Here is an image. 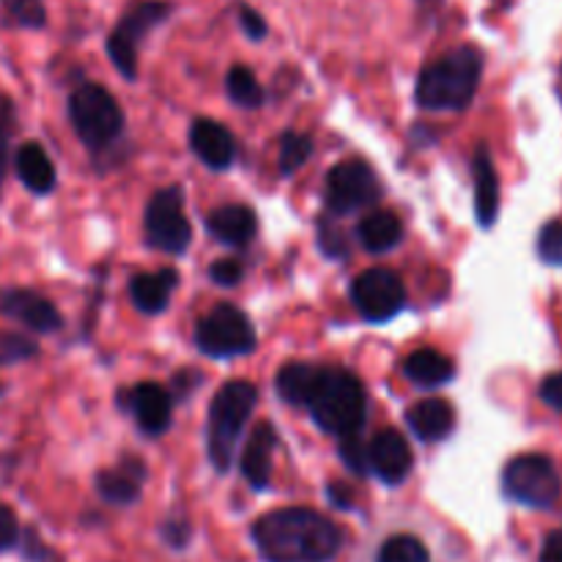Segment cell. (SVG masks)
I'll return each instance as SVG.
<instances>
[{
    "label": "cell",
    "instance_id": "9",
    "mask_svg": "<svg viewBox=\"0 0 562 562\" xmlns=\"http://www.w3.org/2000/svg\"><path fill=\"white\" fill-rule=\"evenodd\" d=\"M170 14L168 3H159V0H146V3H137L121 16V22L115 25V31L108 38V53L113 58L115 69L126 77V80H135L137 75V44L140 38L151 31L154 25L165 20Z\"/></svg>",
    "mask_w": 562,
    "mask_h": 562
},
{
    "label": "cell",
    "instance_id": "16",
    "mask_svg": "<svg viewBox=\"0 0 562 562\" xmlns=\"http://www.w3.org/2000/svg\"><path fill=\"white\" fill-rule=\"evenodd\" d=\"M143 481H146V467L137 459H124L113 470H104L97 475V492L110 505H132L140 497Z\"/></svg>",
    "mask_w": 562,
    "mask_h": 562
},
{
    "label": "cell",
    "instance_id": "36",
    "mask_svg": "<svg viewBox=\"0 0 562 562\" xmlns=\"http://www.w3.org/2000/svg\"><path fill=\"white\" fill-rule=\"evenodd\" d=\"M16 547H22V554H25V560H31V562H58L53 549L44 547L42 538H38L33 530L22 532L20 543H16Z\"/></svg>",
    "mask_w": 562,
    "mask_h": 562
},
{
    "label": "cell",
    "instance_id": "17",
    "mask_svg": "<svg viewBox=\"0 0 562 562\" xmlns=\"http://www.w3.org/2000/svg\"><path fill=\"white\" fill-rule=\"evenodd\" d=\"M206 231L217 241L228 247H245L250 245L252 236L258 231V220L252 214L250 206H241V203H231V206L214 209L206 217Z\"/></svg>",
    "mask_w": 562,
    "mask_h": 562
},
{
    "label": "cell",
    "instance_id": "32",
    "mask_svg": "<svg viewBox=\"0 0 562 562\" xmlns=\"http://www.w3.org/2000/svg\"><path fill=\"white\" fill-rule=\"evenodd\" d=\"M11 130H14V104L9 97H0V190H3L5 168H9Z\"/></svg>",
    "mask_w": 562,
    "mask_h": 562
},
{
    "label": "cell",
    "instance_id": "37",
    "mask_svg": "<svg viewBox=\"0 0 562 562\" xmlns=\"http://www.w3.org/2000/svg\"><path fill=\"white\" fill-rule=\"evenodd\" d=\"M318 247H322V250L333 258H340L349 252V245H346L344 234H340L338 228H333L329 223L318 225Z\"/></svg>",
    "mask_w": 562,
    "mask_h": 562
},
{
    "label": "cell",
    "instance_id": "12",
    "mask_svg": "<svg viewBox=\"0 0 562 562\" xmlns=\"http://www.w3.org/2000/svg\"><path fill=\"white\" fill-rule=\"evenodd\" d=\"M412 467H415V459H412V448L404 434L387 428V431H379L368 445V470L382 483L398 486L406 481Z\"/></svg>",
    "mask_w": 562,
    "mask_h": 562
},
{
    "label": "cell",
    "instance_id": "33",
    "mask_svg": "<svg viewBox=\"0 0 562 562\" xmlns=\"http://www.w3.org/2000/svg\"><path fill=\"white\" fill-rule=\"evenodd\" d=\"M36 355V346L31 340L20 338V335H3L0 338V366H9V362H20L27 360V357Z\"/></svg>",
    "mask_w": 562,
    "mask_h": 562
},
{
    "label": "cell",
    "instance_id": "26",
    "mask_svg": "<svg viewBox=\"0 0 562 562\" xmlns=\"http://www.w3.org/2000/svg\"><path fill=\"white\" fill-rule=\"evenodd\" d=\"M373 562H434L431 549L412 532H395L384 538L373 554Z\"/></svg>",
    "mask_w": 562,
    "mask_h": 562
},
{
    "label": "cell",
    "instance_id": "35",
    "mask_svg": "<svg viewBox=\"0 0 562 562\" xmlns=\"http://www.w3.org/2000/svg\"><path fill=\"white\" fill-rule=\"evenodd\" d=\"M209 278H212L217 285L231 289V285H236L241 278H245V267H241L236 258H223V261H217L212 269H209Z\"/></svg>",
    "mask_w": 562,
    "mask_h": 562
},
{
    "label": "cell",
    "instance_id": "23",
    "mask_svg": "<svg viewBox=\"0 0 562 562\" xmlns=\"http://www.w3.org/2000/svg\"><path fill=\"white\" fill-rule=\"evenodd\" d=\"M404 373L417 387H442L456 376V366L450 357L437 349H417L406 357Z\"/></svg>",
    "mask_w": 562,
    "mask_h": 562
},
{
    "label": "cell",
    "instance_id": "24",
    "mask_svg": "<svg viewBox=\"0 0 562 562\" xmlns=\"http://www.w3.org/2000/svg\"><path fill=\"white\" fill-rule=\"evenodd\" d=\"M357 236H360V245L371 252H387L404 236V225L395 217L393 212H373L368 217L360 220L357 225Z\"/></svg>",
    "mask_w": 562,
    "mask_h": 562
},
{
    "label": "cell",
    "instance_id": "41",
    "mask_svg": "<svg viewBox=\"0 0 562 562\" xmlns=\"http://www.w3.org/2000/svg\"><path fill=\"white\" fill-rule=\"evenodd\" d=\"M327 494L333 499V505H338V508H351L355 505V492L349 486H344V483H329Z\"/></svg>",
    "mask_w": 562,
    "mask_h": 562
},
{
    "label": "cell",
    "instance_id": "25",
    "mask_svg": "<svg viewBox=\"0 0 562 562\" xmlns=\"http://www.w3.org/2000/svg\"><path fill=\"white\" fill-rule=\"evenodd\" d=\"M318 368L305 366V362H291V366L280 368V373L274 376V387H278V395L289 404L302 406L311 395L313 384H316Z\"/></svg>",
    "mask_w": 562,
    "mask_h": 562
},
{
    "label": "cell",
    "instance_id": "28",
    "mask_svg": "<svg viewBox=\"0 0 562 562\" xmlns=\"http://www.w3.org/2000/svg\"><path fill=\"white\" fill-rule=\"evenodd\" d=\"M311 151H313V140L307 135H302V132H289V135H283V140H280V157H278L280 173L291 176L294 170H300L302 165L311 159Z\"/></svg>",
    "mask_w": 562,
    "mask_h": 562
},
{
    "label": "cell",
    "instance_id": "7",
    "mask_svg": "<svg viewBox=\"0 0 562 562\" xmlns=\"http://www.w3.org/2000/svg\"><path fill=\"white\" fill-rule=\"evenodd\" d=\"M198 349L206 357H241L256 349L258 338L252 329L250 318L234 305H217L201 318L195 329Z\"/></svg>",
    "mask_w": 562,
    "mask_h": 562
},
{
    "label": "cell",
    "instance_id": "38",
    "mask_svg": "<svg viewBox=\"0 0 562 562\" xmlns=\"http://www.w3.org/2000/svg\"><path fill=\"white\" fill-rule=\"evenodd\" d=\"M239 22H241V27H245V33L250 38H263L267 36V22H263V16L258 14L256 9H250V5H241L239 9Z\"/></svg>",
    "mask_w": 562,
    "mask_h": 562
},
{
    "label": "cell",
    "instance_id": "5",
    "mask_svg": "<svg viewBox=\"0 0 562 562\" xmlns=\"http://www.w3.org/2000/svg\"><path fill=\"white\" fill-rule=\"evenodd\" d=\"M69 119L77 137L88 148H104L124 130V115L113 93L97 82H86L69 99Z\"/></svg>",
    "mask_w": 562,
    "mask_h": 562
},
{
    "label": "cell",
    "instance_id": "31",
    "mask_svg": "<svg viewBox=\"0 0 562 562\" xmlns=\"http://www.w3.org/2000/svg\"><path fill=\"white\" fill-rule=\"evenodd\" d=\"M538 256L552 267H562V220L543 225L541 236H538Z\"/></svg>",
    "mask_w": 562,
    "mask_h": 562
},
{
    "label": "cell",
    "instance_id": "34",
    "mask_svg": "<svg viewBox=\"0 0 562 562\" xmlns=\"http://www.w3.org/2000/svg\"><path fill=\"white\" fill-rule=\"evenodd\" d=\"M20 521H16V514L5 503H0V552H11L20 543Z\"/></svg>",
    "mask_w": 562,
    "mask_h": 562
},
{
    "label": "cell",
    "instance_id": "13",
    "mask_svg": "<svg viewBox=\"0 0 562 562\" xmlns=\"http://www.w3.org/2000/svg\"><path fill=\"white\" fill-rule=\"evenodd\" d=\"M0 311L14 322L25 324L33 333H55L64 324L58 307L49 300L38 296L36 291L27 289H9L0 294Z\"/></svg>",
    "mask_w": 562,
    "mask_h": 562
},
{
    "label": "cell",
    "instance_id": "27",
    "mask_svg": "<svg viewBox=\"0 0 562 562\" xmlns=\"http://www.w3.org/2000/svg\"><path fill=\"white\" fill-rule=\"evenodd\" d=\"M225 88H228L231 102H236L239 108L252 110V108H261V104H263L261 82L256 80V75H252L247 66H234V69L228 71Z\"/></svg>",
    "mask_w": 562,
    "mask_h": 562
},
{
    "label": "cell",
    "instance_id": "42",
    "mask_svg": "<svg viewBox=\"0 0 562 562\" xmlns=\"http://www.w3.org/2000/svg\"><path fill=\"white\" fill-rule=\"evenodd\" d=\"M541 562H562V530L552 532L543 543V552H541Z\"/></svg>",
    "mask_w": 562,
    "mask_h": 562
},
{
    "label": "cell",
    "instance_id": "10",
    "mask_svg": "<svg viewBox=\"0 0 562 562\" xmlns=\"http://www.w3.org/2000/svg\"><path fill=\"white\" fill-rule=\"evenodd\" d=\"M146 239L162 252H184L190 247L192 228L184 217V201L176 187H165L146 206Z\"/></svg>",
    "mask_w": 562,
    "mask_h": 562
},
{
    "label": "cell",
    "instance_id": "4",
    "mask_svg": "<svg viewBox=\"0 0 562 562\" xmlns=\"http://www.w3.org/2000/svg\"><path fill=\"white\" fill-rule=\"evenodd\" d=\"M258 401V390L250 382H228L209 406L206 445L214 470L228 472L234 464L236 442Z\"/></svg>",
    "mask_w": 562,
    "mask_h": 562
},
{
    "label": "cell",
    "instance_id": "21",
    "mask_svg": "<svg viewBox=\"0 0 562 562\" xmlns=\"http://www.w3.org/2000/svg\"><path fill=\"white\" fill-rule=\"evenodd\" d=\"M16 176L36 195H47L55 187V165L38 143H22L14 157Z\"/></svg>",
    "mask_w": 562,
    "mask_h": 562
},
{
    "label": "cell",
    "instance_id": "3",
    "mask_svg": "<svg viewBox=\"0 0 562 562\" xmlns=\"http://www.w3.org/2000/svg\"><path fill=\"white\" fill-rule=\"evenodd\" d=\"M305 406L322 431L346 437V434L360 431L366 423V387L355 373L344 368H318L316 384Z\"/></svg>",
    "mask_w": 562,
    "mask_h": 562
},
{
    "label": "cell",
    "instance_id": "39",
    "mask_svg": "<svg viewBox=\"0 0 562 562\" xmlns=\"http://www.w3.org/2000/svg\"><path fill=\"white\" fill-rule=\"evenodd\" d=\"M541 401L552 409L562 412V373H552L541 382Z\"/></svg>",
    "mask_w": 562,
    "mask_h": 562
},
{
    "label": "cell",
    "instance_id": "14",
    "mask_svg": "<svg viewBox=\"0 0 562 562\" xmlns=\"http://www.w3.org/2000/svg\"><path fill=\"white\" fill-rule=\"evenodd\" d=\"M130 409L135 415L137 426H140L143 434L148 437H159L170 428V420H173V404H170L168 390H162L159 384L146 382L137 384L130 393Z\"/></svg>",
    "mask_w": 562,
    "mask_h": 562
},
{
    "label": "cell",
    "instance_id": "1",
    "mask_svg": "<svg viewBox=\"0 0 562 562\" xmlns=\"http://www.w3.org/2000/svg\"><path fill=\"white\" fill-rule=\"evenodd\" d=\"M252 543L267 562H333L344 532L311 508H283L252 525Z\"/></svg>",
    "mask_w": 562,
    "mask_h": 562
},
{
    "label": "cell",
    "instance_id": "22",
    "mask_svg": "<svg viewBox=\"0 0 562 562\" xmlns=\"http://www.w3.org/2000/svg\"><path fill=\"white\" fill-rule=\"evenodd\" d=\"M176 280H179L176 269H159V272L151 274H137V278L132 280L130 289L132 302H135L137 311L148 313V316L162 313L165 307H168L170 294H173Z\"/></svg>",
    "mask_w": 562,
    "mask_h": 562
},
{
    "label": "cell",
    "instance_id": "29",
    "mask_svg": "<svg viewBox=\"0 0 562 562\" xmlns=\"http://www.w3.org/2000/svg\"><path fill=\"white\" fill-rule=\"evenodd\" d=\"M0 9L9 25L16 27H44L47 9L42 0H0Z\"/></svg>",
    "mask_w": 562,
    "mask_h": 562
},
{
    "label": "cell",
    "instance_id": "8",
    "mask_svg": "<svg viewBox=\"0 0 562 562\" xmlns=\"http://www.w3.org/2000/svg\"><path fill=\"white\" fill-rule=\"evenodd\" d=\"M379 198H382V187H379L376 173L362 159H346L329 170L324 201L333 214H355L373 206Z\"/></svg>",
    "mask_w": 562,
    "mask_h": 562
},
{
    "label": "cell",
    "instance_id": "18",
    "mask_svg": "<svg viewBox=\"0 0 562 562\" xmlns=\"http://www.w3.org/2000/svg\"><path fill=\"white\" fill-rule=\"evenodd\" d=\"M274 431L269 423L256 426V431L247 439L245 450H241V475L247 477L252 488H267L269 475H272V453H274Z\"/></svg>",
    "mask_w": 562,
    "mask_h": 562
},
{
    "label": "cell",
    "instance_id": "6",
    "mask_svg": "<svg viewBox=\"0 0 562 562\" xmlns=\"http://www.w3.org/2000/svg\"><path fill=\"white\" fill-rule=\"evenodd\" d=\"M560 475L547 456H516L503 472V492L527 508H552L560 499Z\"/></svg>",
    "mask_w": 562,
    "mask_h": 562
},
{
    "label": "cell",
    "instance_id": "11",
    "mask_svg": "<svg viewBox=\"0 0 562 562\" xmlns=\"http://www.w3.org/2000/svg\"><path fill=\"white\" fill-rule=\"evenodd\" d=\"M406 291L393 269H368L351 285V302L371 324H384L404 307Z\"/></svg>",
    "mask_w": 562,
    "mask_h": 562
},
{
    "label": "cell",
    "instance_id": "20",
    "mask_svg": "<svg viewBox=\"0 0 562 562\" xmlns=\"http://www.w3.org/2000/svg\"><path fill=\"white\" fill-rule=\"evenodd\" d=\"M472 170H475V217L483 228H492L499 214V179L486 148H477Z\"/></svg>",
    "mask_w": 562,
    "mask_h": 562
},
{
    "label": "cell",
    "instance_id": "2",
    "mask_svg": "<svg viewBox=\"0 0 562 562\" xmlns=\"http://www.w3.org/2000/svg\"><path fill=\"white\" fill-rule=\"evenodd\" d=\"M483 55L475 47H459L431 60L417 77V104L426 110H464L475 99Z\"/></svg>",
    "mask_w": 562,
    "mask_h": 562
},
{
    "label": "cell",
    "instance_id": "19",
    "mask_svg": "<svg viewBox=\"0 0 562 562\" xmlns=\"http://www.w3.org/2000/svg\"><path fill=\"white\" fill-rule=\"evenodd\" d=\"M406 423H409L412 434L417 439H423V442H439V439H445L453 431L456 412L448 401L428 398L412 406L409 415H406Z\"/></svg>",
    "mask_w": 562,
    "mask_h": 562
},
{
    "label": "cell",
    "instance_id": "15",
    "mask_svg": "<svg viewBox=\"0 0 562 562\" xmlns=\"http://www.w3.org/2000/svg\"><path fill=\"white\" fill-rule=\"evenodd\" d=\"M190 146L198 159L214 170H225L236 159L234 135L212 119H198L190 126Z\"/></svg>",
    "mask_w": 562,
    "mask_h": 562
},
{
    "label": "cell",
    "instance_id": "30",
    "mask_svg": "<svg viewBox=\"0 0 562 562\" xmlns=\"http://www.w3.org/2000/svg\"><path fill=\"white\" fill-rule=\"evenodd\" d=\"M340 461L357 475L368 472V442H362L360 431L340 437Z\"/></svg>",
    "mask_w": 562,
    "mask_h": 562
},
{
    "label": "cell",
    "instance_id": "40",
    "mask_svg": "<svg viewBox=\"0 0 562 562\" xmlns=\"http://www.w3.org/2000/svg\"><path fill=\"white\" fill-rule=\"evenodd\" d=\"M162 538L173 549H184L187 541H190V527H187L184 521H168V525L162 527Z\"/></svg>",
    "mask_w": 562,
    "mask_h": 562
}]
</instances>
